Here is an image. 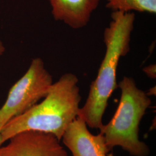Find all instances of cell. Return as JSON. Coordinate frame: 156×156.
Returning a JSON list of instances; mask_svg holds the SVG:
<instances>
[{
    "mask_svg": "<svg viewBox=\"0 0 156 156\" xmlns=\"http://www.w3.org/2000/svg\"><path fill=\"white\" fill-rule=\"evenodd\" d=\"M8 140L0 148V156H68L61 140L50 133L24 131Z\"/></svg>",
    "mask_w": 156,
    "mask_h": 156,
    "instance_id": "obj_5",
    "label": "cell"
},
{
    "mask_svg": "<svg viewBox=\"0 0 156 156\" xmlns=\"http://www.w3.org/2000/svg\"><path fill=\"white\" fill-rule=\"evenodd\" d=\"M111 18L104 33L106 46L104 58L97 77L90 86L86 102L79 108L78 115L87 126L100 130L104 126L102 118L109 99L118 87L116 72L119 60L129 50L135 15L133 12L113 11Z\"/></svg>",
    "mask_w": 156,
    "mask_h": 156,
    "instance_id": "obj_1",
    "label": "cell"
},
{
    "mask_svg": "<svg viewBox=\"0 0 156 156\" xmlns=\"http://www.w3.org/2000/svg\"><path fill=\"white\" fill-rule=\"evenodd\" d=\"M53 83L42 60L33 59L27 72L12 86L5 102L0 107V129L45 98Z\"/></svg>",
    "mask_w": 156,
    "mask_h": 156,
    "instance_id": "obj_4",
    "label": "cell"
},
{
    "mask_svg": "<svg viewBox=\"0 0 156 156\" xmlns=\"http://www.w3.org/2000/svg\"><path fill=\"white\" fill-rule=\"evenodd\" d=\"M4 143L3 139H2V134H1V129H0V148L1 147L2 145Z\"/></svg>",
    "mask_w": 156,
    "mask_h": 156,
    "instance_id": "obj_11",
    "label": "cell"
},
{
    "mask_svg": "<svg viewBox=\"0 0 156 156\" xmlns=\"http://www.w3.org/2000/svg\"><path fill=\"white\" fill-rule=\"evenodd\" d=\"M106 7L113 11H132L156 13V0H107Z\"/></svg>",
    "mask_w": 156,
    "mask_h": 156,
    "instance_id": "obj_8",
    "label": "cell"
},
{
    "mask_svg": "<svg viewBox=\"0 0 156 156\" xmlns=\"http://www.w3.org/2000/svg\"><path fill=\"white\" fill-rule=\"evenodd\" d=\"M121 90L119 106L111 121L103 126V134L109 151L120 146L133 156H147L150 149L139 137L140 123L151 100L140 89L133 78L125 76L118 84Z\"/></svg>",
    "mask_w": 156,
    "mask_h": 156,
    "instance_id": "obj_3",
    "label": "cell"
},
{
    "mask_svg": "<svg viewBox=\"0 0 156 156\" xmlns=\"http://www.w3.org/2000/svg\"><path fill=\"white\" fill-rule=\"evenodd\" d=\"M62 140L73 156H107L109 151L104 135L91 134L86 123L79 117L69 125Z\"/></svg>",
    "mask_w": 156,
    "mask_h": 156,
    "instance_id": "obj_6",
    "label": "cell"
},
{
    "mask_svg": "<svg viewBox=\"0 0 156 156\" xmlns=\"http://www.w3.org/2000/svg\"><path fill=\"white\" fill-rule=\"evenodd\" d=\"M56 20L62 21L73 29L86 26L100 0H49Z\"/></svg>",
    "mask_w": 156,
    "mask_h": 156,
    "instance_id": "obj_7",
    "label": "cell"
},
{
    "mask_svg": "<svg viewBox=\"0 0 156 156\" xmlns=\"http://www.w3.org/2000/svg\"><path fill=\"white\" fill-rule=\"evenodd\" d=\"M5 50V47H4V46L3 45L2 42L0 41V56L4 54Z\"/></svg>",
    "mask_w": 156,
    "mask_h": 156,
    "instance_id": "obj_10",
    "label": "cell"
},
{
    "mask_svg": "<svg viewBox=\"0 0 156 156\" xmlns=\"http://www.w3.org/2000/svg\"><path fill=\"white\" fill-rule=\"evenodd\" d=\"M156 67L155 66H151L149 67H147L144 69L145 73L149 77L151 78H156Z\"/></svg>",
    "mask_w": 156,
    "mask_h": 156,
    "instance_id": "obj_9",
    "label": "cell"
},
{
    "mask_svg": "<svg viewBox=\"0 0 156 156\" xmlns=\"http://www.w3.org/2000/svg\"><path fill=\"white\" fill-rule=\"evenodd\" d=\"M78 82L74 74L63 75L53 83L40 103L12 119L1 128L4 142L24 131L50 133L61 140L67 127L78 117L81 101Z\"/></svg>",
    "mask_w": 156,
    "mask_h": 156,
    "instance_id": "obj_2",
    "label": "cell"
}]
</instances>
